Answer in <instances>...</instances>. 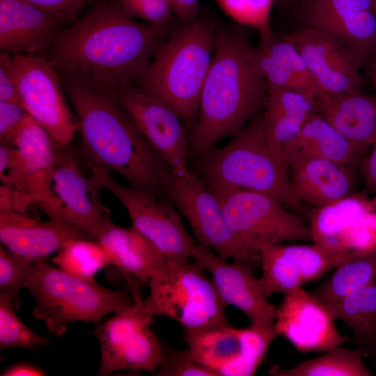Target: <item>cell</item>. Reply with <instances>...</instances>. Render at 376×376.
<instances>
[{
  "mask_svg": "<svg viewBox=\"0 0 376 376\" xmlns=\"http://www.w3.org/2000/svg\"><path fill=\"white\" fill-rule=\"evenodd\" d=\"M191 258L210 273L214 288L226 306H235L251 320V324L270 327L274 324L276 307L261 294L251 265L230 263L210 249L196 244Z\"/></svg>",
  "mask_w": 376,
  "mask_h": 376,
  "instance_id": "17",
  "label": "cell"
},
{
  "mask_svg": "<svg viewBox=\"0 0 376 376\" xmlns=\"http://www.w3.org/2000/svg\"><path fill=\"white\" fill-rule=\"evenodd\" d=\"M317 113L318 97L313 94L299 90L269 88L262 116L269 142L285 158L288 147Z\"/></svg>",
  "mask_w": 376,
  "mask_h": 376,
  "instance_id": "26",
  "label": "cell"
},
{
  "mask_svg": "<svg viewBox=\"0 0 376 376\" xmlns=\"http://www.w3.org/2000/svg\"><path fill=\"white\" fill-rule=\"evenodd\" d=\"M297 16L302 27L330 37L361 65L376 56L373 0H301Z\"/></svg>",
  "mask_w": 376,
  "mask_h": 376,
  "instance_id": "14",
  "label": "cell"
},
{
  "mask_svg": "<svg viewBox=\"0 0 376 376\" xmlns=\"http://www.w3.org/2000/svg\"><path fill=\"white\" fill-rule=\"evenodd\" d=\"M199 176L210 189H239L270 196L287 208L301 210L284 156L269 142L258 115L225 146L196 157Z\"/></svg>",
  "mask_w": 376,
  "mask_h": 376,
  "instance_id": "5",
  "label": "cell"
},
{
  "mask_svg": "<svg viewBox=\"0 0 376 376\" xmlns=\"http://www.w3.org/2000/svg\"><path fill=\"white\" fill-rule=\"evenodd\" d=\"M0 102H13L22 106L16 84L8 68L1 63H0Z\"/></svg>",
  "mask_w": 376,
  "mask_h": 376,
  "instance_id": "43",
  "label": "cell"
},
{
  "mask_svg": "<svg viewBox=\"0 0 376 376\" xmlns=\"http://www.w3.org/2000/svg\"><path fill=\"white\" fill-rule=\"evenodd\" d=\"M29 116L20 104L0 102V142L10 143L18 130Z\"/></svg>",
  "mask_w": 376,
  "mask_h": 376,
  "instance_id": "40",
  "label": "cell"
},
{
  "mask_svg": "<svg viewBox=\"0 0 376 376\" xmlns=\"http://www.w3.org/2000/svg\"><path fill=\"white\" fill-rule=\"evenodd\" d=\"M221 9L242 25L256 29L260 36L272 32L270 15L274 0H217Z\"/></svg>",
  "mask_w": 376,
  "mask_h": 376,
  "instance_id": "36",
  "label": "cell"
},
{
  "mask_svg": "<svg viewBox=\"0 0 376 376\" xmlns=\"http://www.w3.org/2000/svg\"><path fill=\"white\" fill-rule=\"evenodd\" d=\"M267 95L256 46L242 32L217 26L197 120L189 134L190 152L199 156L221 139L240 133L265 107Z\"/></svg>",
  "mask_w": 376,
  "mask_h": 376,
  "instance_id": "3",
  "label": "cell"
},
{
  "mask_svg": "<svg viewBox=\"0 0 376 376\" xmlns=\"http://www.w3.org/2000/svg\"><path fill=\"white\" fill-rule=\"evenodd\" d=\"M86 165L99 187L110 191L125 207L132 226L149 239L167 261L191 258L195 241L187 232L181 214L164 193L122 185L111 173Z\"/></svg>",
  "mask_w": 376,
  "mask_h": 376,
  "instance_id": "11",
  "label": "cell"
},
{
  "mask_svg": "<svg viewBox=\"0 0 376 376\" xmlns=\"http://www.w3.org/2000/svg\"><path fill=\"white\" fill-rule=\"evenodd\" d=\"M328 307L302 288L285 294L276 308L274 329L301 352H327L343 345L347 338L335 324Z\"/></svg>",
  "mask_w": 376,
  "mask_h": 376,
  "instance_id": "16",
  "label": "cell"
},
{
  "mask_svg": "<svg viewBox=\"0 0 376 376\" xmlns=\"http://www.w3.org/2000/svg\"><path fill=\"white\" fill-rule=\"evenodd\" d=\"M65 23L24 0H0V49L10 55L49 49Z\"/></svg>",
  "mask_w": 376,
  "mask_h": 376,
  "instance_id": "22",
  "label": "cell"
},
{
  "mask_svg": "<svg viewBox=\"0 0 376 376\" xmlns=\"http://www.w3.org/2000/svg\"><path fill=\"white\" fill-rule=\"evenodd\" d=\"M61 81L79 123L80 150L86 164L116 173L134 187L164 193L170 167L143 135L116 93L75 80Z\"/></svg>",
  "mask_w": 376,
  "mask_h": 376,
  "instance_id": "2",
  "label": "cell"
},
{
  "mask_svg": "<svg viewBox=\"0 0 376 376\" xmlns=\"http://www.w3.org/2000/svg\"><path fill=\"white\" fill-rule=\"evenodd\" d=\"M0 63L9 70L29 115L60 145L68 146L79 123L68 104L61 77L47 56L1 53Z\"/></svg>",
  "mask_w": 376,
  "mask_h": 376,
  "instance_id": "10",
  "label": "cell"
},
{
  "mask_svg": "<svg viewBox=\"0 0 376 376\" xmlns=\"http://www.w3.org/2000/svg\"><path fill=\"white\" fill-rule=\"evenodd\" d=\"M13 299L0 292V349L20 347L35 352L52 342L48 337L42 336L26 326L17 315Z\"/></svg>",
  "mask_w": 376,
  "mask_h": 376,
  "instance_id": "35",
  "label": "cell"
},
{
  "mask_svg": "<svg viewBox=\"0 0 376 376\" xmlns=\"http://www.w3.org/2000/svg\"><path fill=\"white\" fill-rule=\"evenodd\" d=\"M123 9L134 18L166 27L173 11L170 0H119Z\"/></svg>",
  "mask_w": 376,
  "mask_h": 376,
  "instance_id": "39",
  "label": "cell"
},
{
  "mask_svg": "<svg viewBox=\"0 0 376 376\" xmlns=\"http://www.w3.org/2000/svg\"><path fill=\"white\" fill-rule=\"evenodd\" d=\"M116 93L123 107L170 169L189 170V135L176 113L134 86L123 88Z\"/></svg>",
  "mask_w": 376,
  "mask_h": 376,
  "instance_id": "15",
  "label": "cell"
},
{
  "mask_svg": "<svg viewBox=\"0 0 376 376\" xmlns=\"http://www.w3.org/2000/svg\"><path fill=\"white\" fill-rule=\"evenodd\" d=\"M217 28L203 17L182 24L162 42L136 86L170 107L190 131L197 120Z\"/></svg>",
  "mask_w": 376,
  "mask_h": 376,
  "instance_id": "4",
  "label": "cell"
},
{
  "mask_svg": "<svg viewBox=\"0 0 376 376\" xmlns=\"http://www.w3.org/2000/svg\"><path fill=\"white\" fill-rule=\"evenodd\" d=\"M210 189L219 199L230 230L257 262L262 246L312 240L310 228L276 198L245 189Z\"/></svg>",
  "mask_w": 376,
  "mask_h": 376,
  "instance_id": "9",
  "label": "cell"
},
{
  "mask_svg": "<svg viewBox=\"0 0 376 376\" xmlns=\"http://www.w3.org/2000/svg\"><path fill=\"white\" fill-rule=\"evenodd\" d=\"M356 166L322 158H306L289 165L294 192L302 203L322 207L355 193Z\"/></svg>",
  "mask_w": 376,
  "mask_h": 376,
  "instance_id": "23",
  "label": "cell"
},
{
  "mask_svg": "<svg viewBox=\"0 0 376 376\" xmlns=\"http://www.w3.org/2000/svg\"><path fill=\"white\" fill-rule=\"evenodd\" d=\"M370 148L359 169L367 189L376 194V141Z\"/></svg>",
  "mask_w": 376,
  "mask_h": 376,
  "instance_id": "42",
  "label": "cell"
},
{
  "mask_svg": "<svg viewBox=\"0 0 376 376\" xmlns=\"http://www.w3.org/2000/svg\"><path fill=\"white\" fill-rule=\"evenodd\" d=\"M11 144L16 148L29 176V188L36 178L57 163L65 147L56 142L30 115L18 130Z\"/></svg>",
  "mask_w": 376,
  "mask_h": 376,
  "instance_id": "32",
  "label": "cell"
},
{
  "mask_svg": "<svg viewBox=\"0 0 376 376\" xmlns=\"http://www.w3.org/2000/svg\"><path fill=\"white\" fill-rule=\"evenodd\" d=\"M343 137L321 114H314L288 147V166L306 158H322L358 166L367 154Z\"/></svg>",
  "mask_w": 376,
  "mask_h": 376,
  "instance_id": "29",
  "label": "cell"
},
{
  "mask_svg": "<svg viewBox=\"0 0 376 376\" xmlns=\"http://www.w3.org/2000/svg\"><path fill=\"white\" fill-rule=\"evenodd\" d=\"M143 301L150 316L173 320L185 335L230 324L226 304L205 271L190 258L167 261L149 280Z\"/></svg>",
  "mask_w": 376,
  "mask_h": 376,
  "instance_id": "7",
  "label": "cell"
},
{
  "mask_svg": "<svg viewBox=\"0 0 376 376\" xmlns=\"http://www.w3.org/2000/svg\"><path fill=\"white\" fill-rule=\"evenodd\" d=\"M152 321L143 303H134L97 325L101 360L96 375L123 370L155 374L164 361V345L150 328Z\"/></svg>",
  "mask_w": 376,
  "mask_h": 376,
  "instance_id": "13",
  "label": "cell"
},
{
  "mask_svg": "<svg viewBox=\"0 0 376 376\" xmlns=\"http://www.w3.org/2000/svg\"><path fill=\"white\" fill-rule=\"evenodd\" d=\"M162 191L187 220L198 244L226 260L257 263L240 244L219 199L197 173L170 169Z\"/></svg>",
  "mask_w": 376,
  "mask_h": 376,
  "instance_id": "12",
  "label": "cell"
},
{
  "mask_svg": "<svg viewBox=\"0 0 376 376\" xmlns=\"http://www.w3.org/2000/svg\"><path fill=\"white\" fill-rule=\"evenodd\" d=\"M370 202L373 208L375 210H376V194H375V196L373 198L370 199Z\"/></svg>",
  "mask_w": 376,
  "mask_h": 376,
  "instance_id": "47",
  "label": "cell"
},
{
  "mask_svg": "<svg viewBox=\"0 0 376 376\" xmlns=\"http://www.w3.org/2000/svg\"><path fill=\"white\" fill-rule=\"evenodd\" d=\"M24 288L34 299L32 315L45 323L49 334L63 336L69 324L92 322L96 326L109 314L135 301L128 291L112 290L95 280L83 279L35 259L26 276Z\"/></svg>",
  "mask_w": 376,
  "mask_h": 376,
  "instance_id": "6",
  "label": "cell"
},
{
  "mask_svg": "<svg viewBox=\"0 0 376 376\" xmlns=\"http://www.w3.org/2000/svg\"><path fill=\"white\" fill-rule=\"evenodd\" d=\"M58 268L72 275L93 279L102 269L110 265L102 246L94 240L77 239L68 242L52 258Z\"/></svg>",
  "mask_w": 376,
  "mask_h": 376,
  "instance_id": "34",
  "label": "cell"
},
{
  "mask_svg": "<svg viewBox=\"0 0 376 376\" xmlns=\"http://www.w3.org/2000/svg\"><path fill=\"white\" fill-rule=\"evenodd\" d=\"M372 70H371V77H372V81L373 84L374 89L375 91V95L376 97V56L374 57V58L372 60Z\"/></svg>",
  "mask_w": 376,
  "mask_h": 376,
  "instance_id": "46",
  "label": "cell"
},
{
  "mask_svg": "<svg viewBox=\"0 0 376 376\" xmlns=\"http://www.w3.org/2000/svg\"><path fill=\"white\" fill-rule=\"evenodd\" d=\"M93 240L78 226L49 219L41 221L12 207H0V241L10 252L31 259H46L68 242Z\"/></svg>",
  "mask_w": 376,
  "mask_h": 376,
  "instance_id": "20",
  "label": "cell"
},
{
  "mask_svg": "<svg viewBox=\"0 0 376 376\" xmlns=\"http://www.w3.org/2000/svg\"><path fill=\"white\" fill-rule=\"evenodd\" d=\"M318 113L343 137L368 151L376 141V97L362 92L318 97Z\"/></svg>",
  "mask_w": 376,
  "mask_h": 376,
  "instance_id": "27",
  "label": "cell"
},
{
  "mask_svg": "<svg viewBox=\"0 0 376 376\" xmlns=\"http://www.w3.org/2000/svg\"><path fill=\"white\" fill-rule=\"evenodd\" d=\"M100 189L92 176L83 175L67 146L57 163L33 180L28 198L49 219L72 223L97 241L111 220Z\"/></svg>",
  "mask_w": 376,
  "mask_h": 376,
  "instance_id": "8",
  "label": "cell"
},
{
  "mask_svg": "<svg viewBox=\"0 0 376 376\" xmlns=\"http://www.w3.org/2000/svg\"><path fill=\"white\" fill-rule=\"evenodd\" d=\"M173 11L183 24L193 22L198 17V0H170Z\"/></svg>",
  "mask_w": 376,
  "mask_h": 376,
  "instance_id": "44",
  "label": "cell"
},
{
  "mask_svg": "<svg viewBox=\"0 0 376 376\" xmlns=\"http://www.w3.org/2000/svg\"><path fill=\"white\" fill-rule=\"evenodd\" d=\"M47 373L38 366L27 363H17L4 369L1 376H43Z\"/></svg>",
  "mask_w": 376,
  "mask_h": 376,
  "instance_id": "45",
  "label": "cell"
},
{
  "mask_svg": "<svg viewBox=\"0 0 376 376\" xmlns=\"http://www.w3.org/2000/svg\"><path fill=\"white\" fill-rule=\"evenodd\" d=\"M365 353L360 349L341 345L318 357L303 361L292 368L274 366L269 374L276 376H371L365 365Z\"/></svg>",
  "mask_w": 376,
  "mask_h": 376,
  "instance_id": "33",
  "label": "cell"
},
{
  "mask_svg": "<svg viewBox=\"0 0 376 376\" xmlns=\"http://www.w3.org/2000/svg\"><path fill=\"white\" fill-rule=\"evenodd\" d=\"M335 320L352 331L357 348L376 352V283L359 289L327 306Z\"/></svg>",
  "mask_w": 376,
  "mask_h": 376,
  "instance_id": "30",
  "label": "cell"
},
{
  "mask_svg": "<svg viewBox=\"0 0 376 376\" xmlns=\"http://www.w3.org/2000/svg\"><path fill=\"white\" fill-rule=\"evenodd\" d=\"M258 67L267 88L303 91L318 97L323 93L297 47L284 35L260 36L256 45Z\"/></svg>",
  "mask_w": 376,
  "mask_h": 376,
  "instance_id": "25",
  "label": "cell"
},
{
  "mask_svg": "<svg viewBox=\"0 0 376 376\" xmlns=\"http://www.w3.org/2000/svg\"><path fill=\"white\" fill-rule=\"evenodd\" d=\"M194 360L217 376H251L244 358L242 329L231 324L185 335Z\"/></svg>",
  "mask_w": 376,
  "mask_h": 376,
  "instance_id": "28",
  "label": "cell"
},
{
  "mask_svg": "<svg viewBox=\"0 0 376 376\" xmlns=\"http://www.w3.org/2000/svg\"><path fill=\"white\" fill-rule=\"evenodd\" d=\"M376 283V249L354 252L312 293L327 306Z\"/></svg>",
  "mask_w": 376,
  "mask_h": 376,
  "instance_id": "31",
  "label": "cell"
},
{
  "mask_svg": "<svg viewBox=\"0 0 376 376\" xmlns=\"http://www.w3.org/2000/svg\"><path fill=\"white\" fill-rule=\"evenodd\" d=\"M373 3L374 8L376 13V0H373Z\"/></svg>",
  "mask_w": 376,
  "mask_h": 376,
  "instance_id": "48",
  "label": "cell"
},
{
  "mask_svg": "<svg viewBox=\"0 0 376 376\" xmlns=\"http://www.w3.org/2000/svg\"><path fill=\"white\" fill-rule=\"evenodd\" d=\"M373 210L370 199L360 193L316 207L309 227L313 244L338 265L351 254L349 243L354 228Z\"/></svg>",
  "mask_w": 376,
  "mask_h": 376,
  "instance_id": "24",
  "label": "cell"
},
{
  "mask_svg": "<svg viewBox=\"0 0 376 376\" xmlns=\"http://www.w3.org/2000/svg\"><path fill=\"white\" fill-rule=\"evenodd\" d=\"M97 242L110 262L127 281L128 292L135 303L141 304L139 285L148 284L150 279L167 260L157 246L131 226L123 228L111 220L105 226Z\"/></svg>",
  "mask_w": 376,
  "mask_h": 376,
  "instance_id": "21",
  "label": "cell"
},
{
  "mask_svg": "<svg viewBox=\"0 0 376 376\" xmlns=\"http://www.w3.org/2000/svg\"><path fill=\"white\" fill-rule=\"evenodd\" d=\"M85 1H86H86H90V0H85Z\"/></svg>",
  "mask_w": 376,
  "mask_h": 376,
  "instance_id": "49",
  "label": "cell"
},
{
  "mask_svg": "<svg viewBox=\"0 0 376 376\" xmlns=\"http://www.w3.org/2000/svg\"><path fill=\"white\" fill-rule=\"evenodd\" d=\"M33 261L10 252L3 245L0 246V292L13 299L17 311L22 302L19 292L24 288L26 276Z\"/></svg>",
  "mask_w": 376,
  "mask_h": 376,
  "instance_id": "37",
  "label": "cell"
},
{
  "mask_svg": "<svg viewBox=\"0 0 376 376\" xmlns=\"http://www.w3.org/2000/svg\"><path fill=\"white\" fill-rule=\"evenodd\" d=\"M166 33L136 20L119 1L103 2L65 28L47 58L61 79L116 93L136 86Z\"/></svg>",
  "mask_w": 376,
  "mask_h": 376,
  "instance_id": "1",
  "label": "cell"
},
{
  "mask_svg": "<svg viewBox=\"0 0 376 376\" xmlns=\"http://www.w3.org/2000/svg\"><path fill=\"white\" fill-rule=\"evenodd\" d=\"M164 359L155 374L159 376H217L193 359L188 348L175 349L164 345Z\"/></svg>",
  "mask_w": 376,
  "mask_h": 376,
  "instance_id": "38",
  "label": "cell"
},
{
  "mask_svg": "<svg viewBox=\"0 0 376 376\" xmlns=\"http://www.w3.org/2000/svg\"><path fill=\"white\" fill-rule=\"evenodd\" d=\"M262 274L257 283L262 295L268 299L275 293H287L316 281L333 267L336 262L313 244L262 246L259 249Z\"/></svg>",
  "mask_w": 376,
  "mask_h": 376,
  "instance_id": "18",
  "label": "cell"
},
{
  "mask_svg": "<svg viewBox=\"0 0 376 376\" xmlns=\"http://www.w3.org/2000/svg\"><path fill=\"white\" fill-rule=\"evenodd\" d=\"M283 35L299 50L323 93L361 92V65L334 40L306 27Z\"/></svg>",
  "mask_w": 376,
  "mask_h": 376,
  "instance_id": "19",
  "label": "cell"
},
{
  "mask_svg": "<svg viewBox=\"0 0 376 376\" xmlns=\"http://www.w3.org/2000/svg\"><path fill=\"white\" fill-rule=\"evenodd\" d=\"M63 22H75L85 0H24Z\"/></svg>",
  "mask_w": 376,
  "mask_h": 376,
  "instance_id": "41",
  "label": "cell"
}]
</instances>
